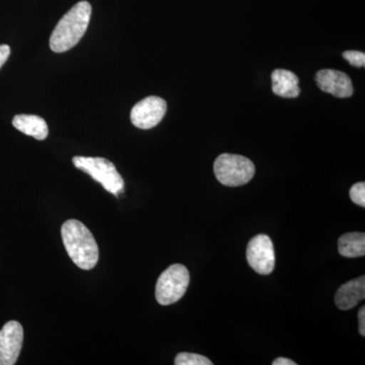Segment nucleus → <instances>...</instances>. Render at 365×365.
<instances>
[{
	"mask_svg": "<svg viewBox=\"0 0 365 365\" xmlns=\"http://www.w3.org/2000/svg\"><path fill=\"white\" fill-rule=\"evenodd\" d=\"M64 247L72 262L83 270H91L98 261V247L90 230L83 223L69 220L61 227Z\"/></svg>",
	"mask_w": 365,
	"mask_h": 365,
	"instance_id": "nucleus-1",
	"label": "nucleus"
},
{
	"mask_svg": "<svg viewBox=\"0 0 365 365\" xmlns=\"http://www.w3.org/2000/svg\"><path fill=\"white\" fill-rule=\"evenodd\" d=\"M91 6L88 1H79L64 14L50 37L53 52L63 53L78 45L90 24Z\"/></svg>",
	"mask_w": 365,
	"mask_h": 365,
	"instance_id": "nucleus-2",
	"label": "nucleus"
},
{
	"mask_svg": "<svg viewBox=\"0 0 365 365\" xmlns=\"http://www.w3.org/2000/svg\"><path fill=\"white\" fill-rule=\"evenodd\" d=\"M72 162L74 167L90 175L113 195L118 196L123 193V178L118 173L114 163L110 160L104 158L74 157Z\"/></svg>",
	"mask_w": 365,
	"mask_h": 365,
	"instance_id": "nucleus-3",
	"label": "nucleus"
},
{
	"mask_svg": "<svg viewBox=\"0 0 365 365\" xmlns=\"http://www.w3.org/2000/svg\"><path fill=\"white\" fill-rule=\"evenodd\" d=\"M216 179L228 187H239L253 179L255 165L248 158L239 155L223 153L215 162Z\"/></svg>",
	"mask_w": 365,
	"mask_h": 365,
	"instance_id": "nucleus-4",
	"label": "nucleus"
},
{
	"mask_svg": "<svg viewBox=\"0 0 365 365\" xmlns=\"http://www.w3.org/2000/svg\"><path fill=\"white\" fill-rule=\"evenodd\" d=\"M188 269L181 264H174L163 271L155 287V299L162 306H170L179 302L189 287Z\"/></svg>",
	"mask_w": 365,
	"mask_h": 365,
	"instance_id": "nucleus-5",
	"label": "nucleus"
},
{
	"mask_svg": "<svg viewBox=\"0 0 365 365\" xmlns=\"http://www.w3.org/2000/svg\"><path fill=\"white\" fill-rule=\"evenodd\" d=\"M249 265L262 275L272 273L275 266L273 242L266 235H258L250 241L247 247Z\"/></svg>",
	"mask_w": 365,
	"mask_h": 365,
	"instance_id": "nucleus-6",
	"label": "nucleus"
},
{
	"mask_svg": "<svg viewBox=\"0 0 365 365\" xmlns=\"http://www.w3.org/2000/svg\"><path fill=\"white\" fill-rule=\"evenodd\" d=\"M167 112V103L162 98L148 97L137 103L131 110V122L137 128L150 129L157 126Z\"/></svg>",
	"mask_w": 365,
	"mask_h": 365,
	"instance_id": "nucleus-7",
	"label": "nucleus"
},
{
	"mask_svg": "<svg viewBox=\"0 0 365 365\" xmlns=\"http://www.w3.org/2000/svg\"><path fill=\"white\" fill-rule=\"evenodd\" d=\"M24 329L16 321L7 322L0 330V365H14L18 361L23 346Z\"/></svg>",
	"mask_w": 365,
	"mask_h": 365,
	"instance_id": "nucleus-8",
	"label": "nucleus"
},
{
	"mask_svg": "<svg viewBox=\"0 0 365 365\" xmlns=\"http://www.w3.org/2000/svg\"><path fill=\"white\" fill-rule=\"evenodd\" d=\"M317 85L334 97L345 98L353 95L351 78L344 72L335 69H322L316 74Z\"/></svg>",
	"mask_w": 365,
	"mask_h": 365,
	"instance_id": "nucleus-9",
	"label": "nucleus"
},
{
	"mask_svg": "<svg viewBox=\"0 0 365 365\" xmlns=\"http://www.w3.org/2000/svg\"><path fill=\"white\" fill-rule=\"evenodd\" d=\"M365 297V277L345 283L338 289L335 295L336 306L342 311H348L356 307Z\"/></svg>",
	"mask_w": 365,
	"mask_h": 365,
	"instance_id": "nucleus-10",
	"label": "nucleus"
},
{
	"mask_svg": "<svg viewBox=\"0 0 365 365\" xmlns=\"http://www.w3.org/2000/svg\"><path fill=\"white\" fill-rule=\"evenodd\" d=\"M272 91L281 98H297L300 93L299 78L287 69H275L271 74Z\"/></svg>",
	"mask_w": 365,
	"mask_h": 365,
	"instance_id": "nucleus-11",
	"label": "nucleus"
},
{
	"mask_svg": "<svg viewBox=\"0 0 365 365\" xmlns=\"http://www.w3.org/2000/svg\"><path fill=\"white\" fill-rule=\"evenodd\" d=\"M13 125L21 133L32 136L37 140H44L49 133L45 120L37 115H16L14 118Z\"/></svg>",
	"mask_w": 365,
	"mask_h": 365,
	"instance_id": "nucleus-12",
	"label": "nucleus"
},
{
	"mask_svg": "<svg viewBox=\"0 0 365 365\" xmlns=\"http://www.w3.org/2000/svg\"><path fill=\"white\" fill-rule=\"evenodd\" d=\"M341 256L346 258H359L365 255V235L364 232H349L343 235L338 242Z\"/></svg>",
	"mask_w": 365,
	"mask_h": 365,
	"instance_id": "nucleus-13",
	"label": "nucleus"
},
{
	"mask_svg": "<svg viewBox=\"0 0 365 365\" xmlns=\"http://www.w3.org/2000/svg\"><path fill=\"white\" fill-rule=\"evenodd\" d=\"M176 365H212V362L203 356V355L195 354V353L182 352L177 355L175 359Z\"/></svg>",
	"mask_w": 365,
	"mask_h": 365,
	"instance_id": "nucleus-14",
	"label": "nucleus"
},
{
	"mask_svg": "<svg viewBox=\"0 0 365 365\" xmlns=\"http://www.w3.org/2000/svg\"><path fill=\"white\" fill-rule=\"evenodd\" d=\"M350 198L352 202L356 205L364 207L365 206V184L364 182H356L350 189Z\"/></svg>",
	"mask_w": 365,
	"mask_h": 365,
	"instance_id": "nucleus-15",
	"label": "nucleus"
},
{
	"mask_svg": "<svg viewBox=\"0 0 365 365\" xmlns=\"http://www.w3.org/2000/svg\"><path fill=\"white\" fill-rule=\"evenodd\" d=\"M343 57L347 60L352 66L364 67L365 54L360 51H345L343 53Z\"/></svg>",
	"mask_w": 365,
	"mask_h": 365,
	"instance_id": "nucleus-16",
	"label": "nucleus"
},
{
	"mask_svg": "<svg viewBox=\"0 0 365 365\" xmlns=\"http://www.w3.org/2000/svg\"><path fill=\"white\" fill-rule=\"evenodd\" d=\"M9 55H11V47L9 45H0V68L4 66Z\"/></svg>",
	"mask_w": 365,
	"mask_h": 365,
	"instance_id": "nucleus-17",
	"label": "nucleus"
},
{
	"mask_svg": "<svg viewBox=\"0 0 365 365\" xmlns=\"http://www.w3.org/2000/svg\"><path fill=\"white\" fill-rule=\"evenodd\" d=\"M359 334L365 336V307L359 309Z\"/></svg>",
	"mask_w": 365,
	"mask_h": 365,
	"instance_id": "nucleus-18",
	"label": "nucleus"
},
{
	"mask_svg": "<svg viewBox=\"0 0 365 365\" xmlns=\"http://www.w3.org/2000/svg\"><path fill=\"white\" fill-rule=\"evenodd\" d=\"M273 365H295L294 361L292 360L284 359V357H280V359H277L274 360Z\"/></svg>",
	"mask_w": 365,
	"mask_h": 365,
	"instance_id": "nucleus-19",
	"label": "nucleus"
}]
</instances>
